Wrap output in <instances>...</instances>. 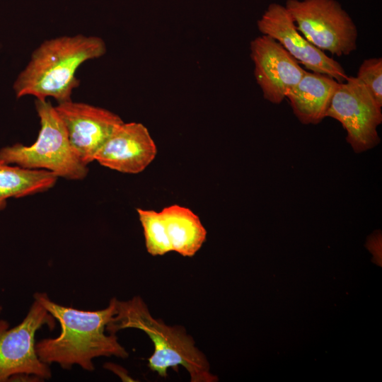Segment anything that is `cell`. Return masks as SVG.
Instances as JSON below:
<instances>
[{"instance_id":"obj_3","label":"cell","mask_w":382,"mask_h":382,"mask_svg":"<svg viewBox=\"0 0 382 382\" xmlns=\"http://www.w3.org/2000/svg\"><path fill=\"white\" fill-rule=\"evenodd\" d=\"M126 328L144 332L154 344V350L148 359V366L161 377L170 368L182 366L192 382H214L217 378L210 372L209 361L195 344L192 337L181 326H170L154 318L143 299L136 296L128 301L116 299V312L106 326V332L115 334Z\"/></svg>"},{"instance_id":"obj_12","label":"cell","mask_w":382,"mask_h":382,"mask_svg":"<svg viewBox=\"0 0 382 382\" xmlns=\"http://www.w3.org/2000/svg\"><path fill=\"white\" fill-rule=\"evenodd\" d=\"M338 84V81L325 74L306 71L286 98L302 124L316 125L326 117Z\"/></svg>"},{"instance_id":"obj_7","label":"cell","mask_w":382,"mask_h":382,"mask_svg":"<svg viewBox=\"0 0 382 382\" xmlns=\"http://www.w3.org/2000/svg\"><path fill=\"white\" fill-rule=\"evenodd\" d=\"M325 116L342 124L347 132L346 140L356 153L380 143L377 127L382 122L381 107L356 76L339 83Z\"/></svg>"},{"instance_id":"obj_8","label":"cell","mask_w":382,"mask_h":382,"mask_svg":"<svg viewBox=\"0 0 382 382\" xmlns=\"http://www.w3.org/2000/svg\"><path fill=\"white\" fill-rule=\"evenodd\" d=\"M260 32L279 42L306 68L325 74L339 83L348 78L341 64L303 37L286 8L277 3L270 4L257 23Z\"/></svg>"},{"instance_id":"obj_5","label":"cell","mask_w":382,"mask_h":382,"mask_svg":"<svg viewBox=\"0 0 382 382\" xmlns=\"http://www.w3.org/2000/svg\"><path fill=\"white\" fill-rule=\"evenodd\" d=\"M43 325L55 327V318L36 299L16 326L0 320V382L16 378L37 381L52 376L50 365L42 362L35 349V333Z\"/></svg>"},{"instance_id":"obj_6","label":"cell","mask_w":382,"mask_h":382,"mask_svg":"<svg viewBox=\"0 0 382 382\" xmlns=\"http://www.w3.org/2000/svg\"><path fill=\"white\" fill-rule=\"evenodd\" d=\"M285 7L298 31L320 50L337 57L357 50V26L336 0H287Z\"/></svg>"},{"instance_id":"obj_16","label":"cell","mask_w":382,"mask_h":382,"mask_svg":"<svg viewBox=\"0 0 382 382\" xmlns=\"http://www.w3.org/2000/svg\"><path fill=\"white\" fill-rule=\"evenodd\" d=\"M379 106H382V59L369 58L363 61L357 76Z\"/></svg>"},{"instance_id":"obj_1","label":"cell","mask_w":382,"mask_h":382,"mask_svg":"<svg viewBox=\"0 0 382 382\" xmlns=\"http://www.w3.org/2000/svg\"><path fill=\"white\" fill-rule=\"evenodd\" d=\"M37 300L57 320L60 334L36 342L40 359L47 364L56 363L64 369L74 365L86 371H93V359L115 356L127 358L129 353L118 342L115 334H105L106 326L116 312V298L109 305L98 311H84L64 306L52 301L45 293H35Z\"/></svg>"},{"instance_id":"obj_13","label":"cell","mask_w":382,"mask_h":382,"mask_svg":"<svg viewBox=\"0 0 382 382\" xmlns=\"http://www.w3.org/2000/svg\"><path fill=\"white\" fill-rule=\"evenodd\" d=\"M172 251L183 257H192L207 238V230L199 216L191 209L178 204L161 211Z\"/></svg>"},{"instance_id":"obj_10","label":"cell","mask_w":382,"mask_h":382,"mask_svg":"<svg viewBox=\"0 0 382 382\" xmlns=\"http://www.w3.org/2000/svg\"><path fill=\"white\" fill-rule=\"evenodd\" d=\"M254 75L265 100L279 104L306 71L275 39L266 35L250 42Z\"/></svg>"},{"instance_id":"obj_4","label":"cell","mask_w":382,"mask_h":382,"mask_svg":"<svg viewBox=\"0 0 382 382\" xmlns=\"http://www.w3.org/2000/svg\"><path fill=\"white\" fill-rule=\"evenodd\" d=\"M40 129L29 146L15 144L0 149V158L8 164L42 169L67 180H80L88 174L85 164L70 144L65 127L50 101L36 99Z\"/></svg>"},{"instance_id":"obj_17","label":"cell","mask_w":382,"mask_h":382,"mask_svg":"<svg viewBox=\"0 0 382 382\" xmlns=\"http://www.w3.org/2000/svg\"><path fill=\"white\" fill-rule=\"evenodd\" d=\"M1 311H2V307H1V306L0 305V313L1 312Z\"/></svg>"},{"instance_id":"obj_9","label":"cell","mask_w":382,"mask_h":382,"mask_svg":"<svg viewBox=\"0 0 382 382\" xmlns=\"http://www.w3.org/2000/svg\"><path fill=\"white\" fill-rule=\"evenodd\" d=\"M54 108L71 146L86 165L94 161L97 151L115 128L123 122L110 110L71 100L59 103Z\"/></svg>"},{"instance_id":"obj_14","label":"cell","mask_w":382,"mask_h":382,"mask_svg":"<svg viewBox=\"0 0 382 382\" xmlns=\"http://www.w3.org/2000/svg\"><path fill=\"white\" fill-rule=\"evenodd\" d=\"M58 177L42 169L12 166L0 158V210L9 198H20L47 191L54 186Z\"/></svg>"},{"instance_id":"obj_15","label":"cell","mask_w":382,"mask_h":382,"mask_svg":"<svg viewBox=\"0 0 382 382\" xmlns=\"http://www.w3.org/2000/svg\"><path fill=\"white\" fill-rule=\"evenodd\" d=\"M144 231L147 252L153 255H164L172 251L165 222L161 212L137 209Z\"/></svg>"},{"instance_id":"obj_2","label":"cell","mask_w":382,"mask_h":382,"mask_svg":"<svg viewBox=\"0 0 382 382\" xmlns=\"http://www.w3.org/2000/svg\"><path fill=\"white\" fill-rule=\"evenodd\" d=\"M105 42L97 36L76 35L44 41L31 54L13 83L17 98H54L58 103L71 100L80 83L76 71L85 62L105 54Z\"/></svg>"},{"instance_id":"obj_11","label":"cell","mask_w":382,"mask_h":382,"mask_svg":"<svg viewBox=\"0 0 382 382\" xmlns=\"http://www.w3.org/2000/svg\"><path fill=\"white\" fill-rule=\"evenodd\" d=\"M157 148L147 128L139 122H122L97 151L94 161L110 169L129 174L145 170Z\"/></svg>"}]
</instances>
